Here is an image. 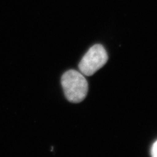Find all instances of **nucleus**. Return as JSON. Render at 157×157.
Returning <instances> with one entry per match:
<instances>
[{
    "mask_svg": "<svg viewBox=\"0 0 157 157\" xmlns=\"http://www.w3.org/2000/svg\"><path fill=\"white\" fill-rule=\"evenodd\" d=\"M61 83L67 100L71 103H80L85 100L88 90V82L82 73L69 70L61 78Z\"/></svg>",
    "mask_w": 157,
    "mask_h": 157,
    "instance_id": "1",
    "label": "nucleus"
},
{
    "mask_svg": "<svg viewBox=\"0 0 157 157\" xmlns=\"http://www.w3.org/2000/svg\"><path fill=\"white\" fill-rule=\"evenodd\" d=\"M108 60L106 51L102 45L97 44L87 51L81 60L78 68L82 74L91 76L104 66Z\"/></svg>",
    "mask_w": 157,
    "mask_h": 157,
    "instance_id": "2",
    "label": "nucleus"
},
{
    "mask_svg": "<svg viewBox=\"0 0 157 157\" xmlns=\"http://www.w3.org/2000/svg\"><path fill=\"white\" fill-rule=\"evenodd\" d=\"M151 155L154 157H157V141H155L152 146Z\"/></svg>",
    "mask_w": 157,
    "mask_h": 157,
    "instance_id": "3",
    "label": "nucleus"
}]
</instances>
